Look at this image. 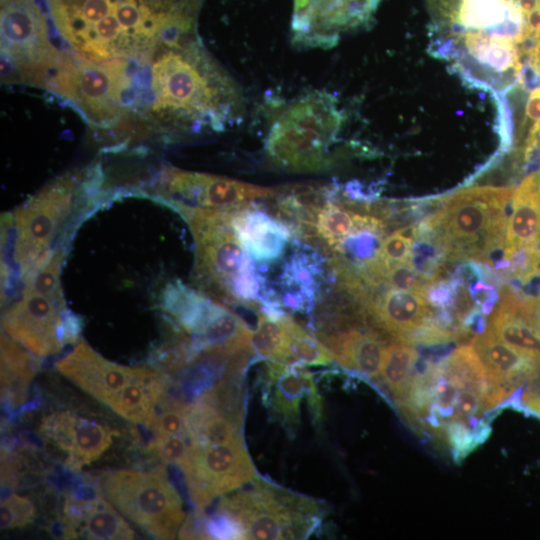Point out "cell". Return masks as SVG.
Listing matches in <instances>:
<instances>
[{
    "label": "cell",
    "mask_w": 540,
    "mask_h": 540,
    "mask_svg": "<svg viewBox=\"0 0 540 540\" xmlns=\"http://www.w3.org/2000/svg\"><path fill=\"white\" fill-rule=\"evenodd\" d=\"M429 52L462 82L508 103L540 88V0H425Z\"/></svg>",
    "instance_id": "6da1fadb"
},
{
    "label": "cell",
    "mask_w": 540,
    "mask_h": 540,
    "mask_svg": "<svg viewBox=\"0 0 540 540\" xmlns=\"http://www.w3.org/2000/svg\"><path fill=\"white\" fill-rule=\"evenodd\" d=\"M132 126L135 137L220 132L242 116L235 81L198 37L167 43L137 63Z\"/></svg>",
    "instance_id": "7a4b0ae2"
},
{
    "label": "cell",
    "mask_w": 540,
    "mask_h": 540,
    "mask_svg": "<svg viewBox=\"0 0 540 540\" xmlns=\"http://www.w3.org/2000/svg\"><path fill=\"white\" fill-rule=\"evenodd\" d=\"M73 53L94 61L138 59L198 36L202 0H45Z\"/></svg>",
    "instance_id": "3957f363"
},
{
    "label": "cell",
    "mask_w": 540,
    "mask_h": 540,
    "mask_svg": "<svg viewBox=\"0 0 540 540\" xmlns=\"http://www.w3.org/2000/svg\"><path fill=\"white\" fill-rule=\"evenodd\" d=\"M421 369L398 403L412 422L418 419L434 433L443 435L453 425L465 426L484 439L487 427L479 417L496 407L486 370L471 345H464L439 361L420 360Z\"/></svg>",
    "instance_id": "277c9868"
},
{
    "label": "cell",
    "mask_w": 540,
    "mask_h": 540,
    "mask_svg": "<svg viewBox=\"0 0 540 540\" xmlns=\"http://www.w3.org/2000/svg\"><path fill=\"white\" fill-rule=\"evenodd\" d=\"M513 193L511 187L482 186L442 198L427 218L447 261L473 260L493 268L504 259L507 208Z\"/></svg>",
    "instance_id": "5b68a950"
},
{
    "label": "cell",
    "mask_w": 540,
    "mask_h": 540,
    "mask_svg": "<svg viewBox=\"0 0 540 540\" xmlns=\"http://www.w3.org/2000/svg\"><path fill=\"white\" fill-rule=\"evenodd\" d=\"M343 112L333 94L306 93L274 117L265 140L269 160L290 172L327 170L334 163L333 144L343 125Z\"/></svg>",
    "instance_id": "8992f818"
},
{
    "label": "cell",
    "mask_w": 540,
    "mask_h": 540,
    "mask_svg": "<svg viewBox=\"0 0 540 540\" xmlns=\"http://www.w3.org/2000/svg\"><path fill=\"white\" fill-rule=\"evenodd\" d=\"M64 252L52 250L23 280L21 297L4 312L2 328L31 354L46 357L77 340L80 324L66 306L60 282Z\"/></svg>",
    "instance_id": "52a82bcc"
},
{
    "label": "cell",
    "mask_w": 540,
    "mask_h": 540,
    "mask_svg": "<svg viewBox=\"0 0 540 540\" xmlns=\"http://www.w3.org/2000/svg\"><path fill=\"white\" fill-rule=\"evenodd\" d=\"M217 514L238 539H305L320 524L325 509L317 500L256 476L247 488L222 497Z\"/></svg>",
    "instance_id": "ba28073f"
},
{
    "label": "cell",
    "mask_w": 540,
    "mask_h": 540,
    "mask_svg": "<svg viewBox=\"0 0 540 540\" xmlns=\"http://www.w3.org/2000/svg\"><path fill=\"white\" fill-rule=\"evenodd\" d=\"M186 220L195 242L193 281L200 292L224 303H234L233 289L239 278L256 268L233 226L235 209L175 206ZM238 209V208H237Z\"/></svg>",
    "instance_id": "9c48e42d"
},
{
    "label": "cell",
    "mask_w": 540,
    "mask_h": 540,
    "mask_svg": "<svg viewBox=\"0 0 540 540\" xmlns=\"http://www.w3.org/2000/svg\"><path fill=\"white\" fill-rule=\"evenodd\" d=\"M1 81L46 88L61 52L36 0H1Z\"/></svg>",
    "instance_id": "30bf717a"
},
{
    "label": "cell",
    "mask_w": 540,
    "mask_h": 540,
    "mask_svg": "<svg viewBox=\"0 0 540 540\" xmlns=\"http://www.w3.org/2000/svg\"><path fill=\"white\" fill-rule=\"evenodd\" d=\"M104 496L132 522L159 539H174L184 523L180 494L165 472L119 470L101 480Z\"/></svg>",
    "instance_id": "8fae6325"
},
{
    "label": "cell",
    "mask_w": 540,
    "mask_h": 540,
    "mask_svg": "<svg viewBox=\"0 0 540 540\" xmlns=\"http://www.w3.org/2000/svg\"><path fill=\"white\" fill-rule=\"evenodd\" d=\"M82 180V173L65 174L15 210L13 258L22 279L50 251L60 225L72 210Z\"/></svg>",
    "instance_id": "7c38bea8"
},
{
    "label": "cell",
    "mask_w": 540,
    "mask_h": 540,
    "mask_svg": "<svg viewBox=\"0 0 540 540\" xmlns=\"http://www.w3.org/2000/svg\"><path fill=\"white\" fill-rule=\"evenodd\" d=\"M276 188L165 166L153 188V196L167 206L231 210L258 200H268Z\"/></svg>",
    "instance_id": "4fadbf2b"
},
{
    "label": "cell",
    "mask_w": 540,
    "mask_h": 540,
    "mask_svg": "<svg viewBox=\"0 0 540 540\" xmlns=\"http://www.w3.org/2000/svg\"><path fill=\"white\" fill-rule=\"evenodd\" d=\"M180 469L200 512L215 498L247 485L257 476L243 440L213 445L190 443Z\"/></svg>",
    "instance_id": "5bb4252c"
},
{
    "label": "cell",
    "mask_w": 540,
    "mask_h": 540,
    "mask_svg": "<svg viewBox=\"0 0 540 540\" xmlns=\"http://www.w3.org/2000/svg\"><path fill=\"white\" fill-rule=\"evenodd\" d=\"M39 431L65 452V464L74 471L98 459L111 445L114 434L108 427L68 411L44 418Z\"/></svg>",
    "instance_id": "9a60e30c"
},
{
    "label": "cell",
    "mask_w": 540,
    "mask_h": 540,
    "mask_svg": "<svg viewBox=\"0 0 540 540\" xmlns=\"http://www.w3.org/2000/svg\"><path fill=\"white\" fill-rule=\"evenodd\" d=\"M57 370L94 398L108 404L136 375L138 367L107 360L85 341L55 364Z\"/></svg>",
    "instance_id": "2e32d148"
},
{
    "label": "cell",
    "mask_w": 540,
    "mask_h": 540,
    "mask_svg": "<svg viewBox=\"0 0 540 540\" xmlns=\"http://www.w3.org/2000/svg\"><path fill=\"white\" fill-rule=\"evenodd\" d=\"M265 384L272 413L293 428L300 415V403L307 398L316 420L322 416V405L311 373L305 366L269 361Z\"/></svg>",
    "instance_id": "e0dca14e"
},
{
    "label": "cell",
    "mask_w": 540,
    "mask_h": 540,
    "mask_svg": "<svg viewBox=\"0 0 540 540\" xmlns=\"http://www.w3.org/2000/svg\"><path fill=\"white\" fill-rule=\"evenodd\" d=\"M425 290L386 289L373 296L365 307L368 322L399 342L433 317Z\"/></svg>",
    "instance_id": "ac0fdd59"
},
{
    "label": "cell",
    "mask_w": 540,
    "mask_h": 540,
    "mask_svg": "<svg viewBox=\"0 0 540 540\" xmlns=\"http://www.w3.org/2000/svg\"><path fill=\"white\" fill-rule=\"evenodd\" d=\"M493 388L496 405L527 382L539 364L502 342L489 329L471 340Z\"/></svg>",
    "instance_id": "d6986e66"
},
{
    "label": "cell",
    "mask_w": 540,
    "mask_h": 540,
    "mask_svg": "<svg viewBox=\"0 0 540 540\" xmlns=\"http://www.w3.org/2000/svg\"><path fill=\"white\" fill-rule=\"evenodd\" d=\"M232 226L246 252L261 264L281 259L293 235L288 225L256 203L235 209Z\"/></svg>",
    "instance_id": "ffe728a7"
},
{
    "label": "cell",
    "mask_w": 540,
    "mask_h": 540,
    "mask_svg": "<svg viewBox=\"0 0 540 540\" xmlns=\"http://www.w3.org/2000/svg\"><path fill=\"white\" fill-rule=\"evenodd\" d=\"M62 529L66 538L133 539L134 532L124 518L102 497L90 499L68 495Z\"/></svg>",
    "instance_id": "44dd1931"
},
{
    "label": "cell",
    "mask_w": 540,
    "mask_h": 540,
    "mask_svg": "<svg viewBox=\"0 0 540 540\" xmlns=\"http://www.w3.org/2000/svg\"><path fill=\"white\" fill-rule=\"evenodd\" d=\"M316 335L343 367L374 380L379 378L386 346L375 330L349 325Z\"/></svg>",
    "instance_id": "7402d4cb"
},
{
    "label": "cell",
    "mask_w": 540,
    "mask_h": 540,
    "mask_svg": "<svg viewBox=\"0 0 540 540\" xmlns=\"http://www.w3.org/2000/svg\"><path fill=\"white\" fill-rule=\"evenodd\" d=\"M323 264L324 258L317 251L296 250L280 275L281 304L291 310L310 311L318 300Z\"/></svg>",
    "instance_id": "603a6c76"
},
{
    "label": "cell",
    "mask_w": 540,
    "mask_h": 540,
    "mask_svg": "<svg viewBox=\"0 0 540 540\" xmlns=\"http://www.w3.org/2000/svg\"><path fill=\"white\" fill-rule=\"evenodd\" d=\"M540 237V181L536 172L522 180L512 196V213L507 226L504 258L530 246Z\"/></svg>",
    "instance_id": "cb8c5ba5"
},
{
    "label": "cell",
    "mask_w": 540,
    "mask_h": 540,
    "mask_svg": "<svg viewBox=\"0 0 540 540\" xmlns=\"http://www.w3.org/2000/svg\"><path fill=\"white\" fill-rule=\"evenodd\" d=\"M165 391L164 376L139 366L136 375L107 404L121 417L148 426Z\"/></svg>",
    "instance_id": "d4e9b609"
},
{
    "label": "cell",
    "mask_w": 540,
    "mask_h": 540,
    "mask_svg": "<svg viewBox=\"0 0 540 540\" xmlns=\"http://www.w3.org/2000/svg\"><path fill=\"white\" fill-rule=\"evenodd\" d=\"M36 361L28 350L5 332L1 334V395L11 408L21 406L36 374Z\"/></svg>",
    "instance_id": "484cf974"
},
{
    "label": "cell",
    "mask_w": 540,
    "mask_h": 540,
    "mask_svg": "<svg viewBox=\"0 0 540 540\" xmlns=\"http://www.w3.org/2000/svg\"><path fill=\"white\" fill-rule=\"evenodd\" d=\"M488 323L502 342L540 363V333L512 308L499 302Z\"/></svg>",
    "instance_id": "4316f807"
},
{
    "label": "cell",
    "mask_w": 540,
    "mask_h": 540,
    "mask_svg": "<svg viewBox=\"0 0 540 540\" xmlns=\"http://www.w3.org/2000/svg\"><path fill=\"white\" fill-rule=\"evenodd\" d=\"M418 358L417 350L403 342L389 344L384 349L379 379L397 403L411 386Z\"/></svg>",
    "instance_id": "83f0119b"
},
{
    "label": "cell",
    "mask_w": 540,
    "mask_h": 540,
    "mask_svg": "<svg viewBox=\"0 0 540 540\" xmlns=\"http://www.w3.org/2000/svg\"><path fill=\"white\" fill-rule=\"evenodd\" d=\"M285 317L286 313L271 315L259 310L251 336L255 354L269 361L291 364V336Z\"/></svg>",
    "instance_id": "f1b7e54d"
},
{
    "label": "cell",
    "mask_w": 540,
    "mask_h": 540,
    "mask_svg": "<svg viewBox=\"0 0 540 540\" xmlns=\"http://www.w3.org/2000/svg\"><path fill=\"white\" fill-rule=\"evenodd\" d=\"M337 185L331 197L318 211L310 238H317L330 251L355 229V212L336 198Z\"/></svg>",
    "instance_id": "f546056e"
},
{
    "label": "cell",
    "mask_w": 540,
    "mask_h": 540,
    "mask_svg": "<svg viewBox=\"0 0 540 540\" xmlns=\"http://www.w3.org/2000/svg\"><path fill=\"white\" fill-rule=\"evenodd\" d=\"M286 323L291 336V364L317 366L330 364L334 358L327 347L317 337L286 314Z\"/></svg>",
    "instance_id": "4dcf8cb0"
},
{
    "label": "cell",
    "mask_w": 540,
    "mask_h": 540,
    "mask_svg": "<svg viewBox=\"0 0 540 540\" xmlns=\"http://www.w3.org/2000/svg\"><path fill=\"white\" fill-rule=\"evenodd\" d=\"M446 261L445 250L434 233L414 239L410 263L425 280L432 282L438 279L437 277Z\"/></svg>",
    "instance_id": "1f68e13d"
},
{
    "label": "cell",
    "mask_w": 540,
    "mask_h": 540,
    "mask_svg": "<svg viewBox=\"0 0 540 540\" xmlns=\"http://www.w3.org/2000/svg\"><path fill=\"white\" fill-rule=\"evenodd\" d=\"M413 227L410 225L394 230L383 238L378 256L373 262L384 276L391 267L410 262L414 243Z\"/></svg>",
    "instance_id": "d6a6232c"
},
{
    "label": "cell",
    "mask_w": 540,
    "mask_h": 540,
    "mask_svg": "<svg viewBox=\"0 0 540 540\" xmlns=\"http://www.w3.org/2000/svg\"><path fill=\"white\" fill-rule=\"evenodd\" d=\"M189 408L190 405L179 401L168 402L165 408L159 413L156 412L147 427L153 431L155 437L178 435L188 438Z\"/></svg>",
    "instance_id": "836d02e7"
},
{
    "label": "cell",
    "mask_w": 540,
    "mask_h": 540,
    "mask_svg": "<svg viewBox=\"0 0 540 540\" xmlns=\"http://www.w3.org/2000/svg\"><path fill=\"white\" fill-rule=\"evenodd\" d=\"M35 516L32 502L23 496L11 494L1 502L0 526L2 529L23 527Z\"/></svg>",
    "instance_id": "e575fe53"
},
{
    "label": "cell",
    "mask_w": 540,
    "mask_h": 540,
    "mask_svg": "<svg viewBox=\"0 0 540 540\" xmlns=\"http://www.w3.org/2000/svg\"><path fill=\"white\" fill-rule=\"evenodd\" d=\"M187 439L178 435L154 437L148 445V450L154 452L164 462L180 467L189 453L190 441Z\"/></svg>",
    "instance_id": "d590c367"
},
{
    "label": "cell",
    "mask_w": 540,
    "mask_h": 540,
    "mask_svg": "<svg viewBox=\"0 0 540 540\" xmlns=\"http://www.w3.org/2000/svg\"><path fill=\"white\" fill-rule=\"evenodd\" d=\"M462 283L464 282L461 279L454 276L448 279H436L425 287L424 294L431 306L439 309L452 310L458 287Z\"/></svg>",
    "instance_id": "8d00e7d4"
},
{
    "label": "cell",
    "mask_w": 540,
    "mask_h": 540,
    "mask_svg": "<svg viewBox=\"0 0 540 540\" xmlns=\"http://www.w3.org/2000/svg\"><path fill=\"white\" fill-rule=\"evenodd\" d=\"M388 287L402 290L422 289L430 283L416 272L410 262L391 267L384 276Z\"/></svg>",
    "instance_id": "74e56055"
},
{
    "label": "cell",
    "mask_w": 540,
    "mask_h": 540,
    "mask_svg": "<svg viewBox=\"0 0 540 540\" xmlns=\"http://www.w3.org/2000/svg\"><path fill=\"white\" fill-rule=\"evenodd\" d=\"M467 288L474 304L480 307L484 315L490 314L499 300L495 285L477 280L469 283Z\"/></svg>",
    "instance_id": "f35d334b"
}]
</instances>
